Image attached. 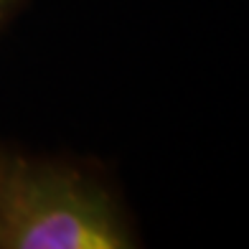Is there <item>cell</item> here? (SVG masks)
Masks as SVG:
<instances>
[{
	"mask_svg": "<svg viewBox=\"0 0 249 249\" xmlns=\"http://www.w3.org/2000/svg\"><path fill=\"white\" fill-rule=\"evenodd\" d=\"M138 247L99 180L61 163L0 155V249Z\"/></svg>",
	"mask_w": 249,
	"mask_h": 249,
	"instance_id": "cell-1",
	"label": "cell"
},
{
	"mask_svg": "<svg viewBox=\"0 0 249 249\" xmlns=\"http://www.w3.org/2000/svg\"><path fill=\"white\" fill-rule=\"evenodd\" d=\"M13 5H16V0H0V23H3L5 16L13 10Z\"/></svg>",
	"mask_w": 249,
	"mask_h": 249,
	"instance_id": "cell-2",
	"label": "cell"
}]
</instances>
